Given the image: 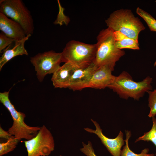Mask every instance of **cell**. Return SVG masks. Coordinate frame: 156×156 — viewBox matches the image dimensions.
Listing matches in <instances>:
<instances>
[{"label": "cell", "mask_w": 156, "mask_h": 156, "mask_svg": "<svg viewBox=\"0 0 156 156\" xmlns=\"http://www.w3.org/2000/svg\"><path fill=\"white\" fill-rule=\"evenodd\" d=\"M114 31L109 27L102 30L96 37V51L93 62L98 67L108 65L114 67L116 62L125 54L115 44Z\"/></svg>", "instance_id": "cell-1"}, {"label": "cell", "mask_w": 156, "mask_h": 156, "mask_svg": "<svg viewBox=\"0 0 156 156\" xmlns=\"http://www.w3.org/2000/svg\"><path fill=\"white\" fill-rule=\"evenodd\" d=\"M153 79L148 76L142 81L135 82L127 72L123 71L115 76L108 88L116 92L121 98L127 99L129 97L138 101L146 92L152 90L151 83Z\"/></svg>", "instance_id": "cell-2"}, {"label": "cell", "mask_w": 156, "mask_h": 156, "mask_svg": "<svg viewBox=\"0 0 156 156\" xmlns=\"http://www.w3.org/2000/svg\"><path fill=\"white\" fill-rule=\"evenodd\" d=\"M105 22L107 27L114 31H119L137 41L140 32L146 28L140 19L128 9L122 8L114 11Z\"/></svg>", "instance_id": "cell-3"}, {"label": "cell", "mask_w": 156, "mask_h": 156, "mask_svg": "<svg viewBox=\"0 0 156 156\" xmlns=\"http://www.w3.org/2000/svg\"><path fill=\"white\" fill-rule=\"evenodd\" d=\"M96 48V44L70 40L66 44L62 52V62H69L77 68H86L93 62Z\"/></svg>", "instance_id": "cell-4"}, {"label": "cell", "mask_w": 156, "mask_h": 156, "mask_svg": "<svg viewBox=\"0 0 156 156\" xmlns=\"http://www.w3.org/2000/svg\"><path fill=\"white\" fill-rule=\"evenodd\" d=\"M9 91L0 93V101L10 112L13 123L8 131L12 135L20 140L25 139L30 140L38 133L41 127H32L26 124L24 121L25 115L15 109L9 99Z\"/></svg>", "instance_id": "cell-5"}, {"label": "cell", "mask_w": 156, "mask_h": 156, "mask_svg": "<svg viewBox=\"0 0 156 156\" xmlns=\"http://www.w3.org/2000/svg\"><path fill=\"white\" fill-rule=\"evenodd\" d=\"M0 12L19 24L27 36H31L33 34V19L30 11L22 0H0Z\"/></svg>", "instance_id": "cell-6"}, {"label": "cell", "mask_w": 156, "mask_h": 156, "mask_svg": "<svg viewBox=\"0 0 156 156\" xmlns=\"http://www.w3.org/2000/svg\"><path fill=\"white\" fill-rule=\"evenodd\" d=\"M28 156H48L54 149L55 142L50 131L43 125L36 135L32 139L25 140Z\"/></svg>", "instance_id": "cell-7"}, {"label": "cell", "mask_w": 156, "mask_h": 156, "mask_svg": "<svg viewBox=\"0 0 156 156\" xmlns=\"http://www.w3.org/2000/svg\"><path fill=\"white\" fill-rule=\"evenodd\" d=\"M30 62L35 67L38 80L42 82L45 76L53 73L62 62V52L51 50L39 53L30 58Z\"/></svg>", "instance_id": "cell-8"}, {"label": "cell", "mask_w": 156, "mask_h": 156, "mask_svg": "<svg viewBox=\"0 0 156 156\" xmlns=\"http://www.w3.org/2000/svg\"><path fill=\"white\" fill-rule=\"evenodd\" d=\"M91 120L95 126V130L86 127L84 129L86 131L96 135L100 139L102 144L106 147L110 153L113 156H120L121 148L124 144L123 134L120 131L118 136L113 139L110 138L105 135L102 132L99 124L92 119Z\"/></svg>", "instance_id": "cell-9"}, {"label": "cell", "mask_w": 156, "mask_h": 156, "mask_svg": "<svg viewBox=\"0 0 156 156\" xmlns=\"http://www.w3.org/2000/svg\"><path fill=\"white\" fill-rule=\"evenodd\" d=\"M114 68L108 65L99 67L92 74L86 88L101 89L107 87L115 78V76L112 73Z\"/></svg>", "instance_id": "cell-10"}, {"label": "cell", "mask_w": 156, "mask_h": 156, "mask_svg": "<svg viewBox=\"0 0 156 156\" xmlns=\"http://www.w3.org/2000/svg\"><path fill=\"white\" fill-rule=\"evenodd\" d=\"M98 68L92 62L86 68H76L70 79L68 88L74 91L86 88L92 74Z\"/></svg>", "instance_id": "cell-11"}, {"label": "cell", "mask_w": 156, "mask_h": 156, "mask_svg": "<svg viewBox=\"0 0 156 156\" xmlns=\"http://www.w3.org/2000/svg\"><path fill=\"white\" fill-rule=\"evenodd\" d=\"M0 30L7 37L15 41L21 40L27 36L21 25L0 12Z\"/></svg>", "instance_id": "cell-12"}, {"label": "cell", "mask_w": 156, "mask_h": 156, "mask_svg": "<svg viewBox=\"0 0 156 156\" xmlns=\"http://www.w3.org/2000/svg\"><path fill=\"white\" fill-rule=\"evenodd\" d=\"M76 68L69 62L59 66L53 73L51 79L54 87L68 88L70 79Z\"/></svg>", "instance_id": "cell-13"}, {"label": "cell", "mask_w": 156, "mask_h": 156, "mask_svg": "<svg viewBox=\"0 0 156 156\" xmlns=\"http://www.w3.org/2000/svg\"><path fill=\"white\" fill-rule=\"evenodd\" d=\"M31 36L28 35L21 40L15 41L14 45L12 47H9L4 50L0 58V70L5 64L14 57L19 55H28L25 44Z\"/></svg>", "instance_id": "cell-14"}, {"label": "cell", "mask_w": 156, "mask_h": 156, "mask_svg": "<svg viewBox=\"0 0 156 156\" xmlns=\"http://www.w3.org/2000/svg\"><path fill=\"white\" fill-rule=\"evenodd\" d=\"M115 44L117 47L120 49H140L138 41L131 38L118 31L114 32Z\"/></svg>", "instance_id": "cell-15"}, {"label": "cell", "mask_w": 156, "mask_h": 156, "mask_svg": "<svg viewBox=\"0 0 156 156\" xmlns=\"http://www.w3.org/2000/svg\"><path fill=\"white\" fill-rule=\"evenodd\" d=\"M126 139L125 140L126 144L121 151L120 156H155L153 153H148L149 150L148 148H145L142 150L141 153L139 154L135 153L129 148L128 145V141L131 135L130 131L125 130Z\"/></svg>", "instance_id": "cell-16"}, {"label": "cell", "mask_w": 156, "mask_h": 156, "mask_svg": "<svg viewBox=\"0 0 156 156\" xmlns=\"http://www.w3.org/2000/svg\"><path fill=\"white\" fill-rule=\"evenodd\" d=\"M152 121L153 125L151 129L148 132L144 133L142 136L137 139L135 143L140 140L151 141L156 147V118L155 117L152 118ZM155 155L156 156V153Z\"/></svg>", "instance_id": "cell-17"}, {"label": "cell", "mask_w": 156, "mask_h": 156, "mask_svg": "<svg viewBox=\"0 0 156 156\" xmlns=\"http://www.w3.org/2000/svg\"><path fill=\"white\" fill-rule=\"evenodd\" d=\"M20 140L14 136L5 142L0 143V156H2L13 151Z\"/></svg>", "instance_id": "cell-18"}, {"label": "cell", "mask_w": 156, "mask_h": 156, "mask_svg": "<svg viewBox=\"0 0 156 156\" xmlns=\"http://www.w3.org/2000/svg\"><path fill=\"white\" fill-rule=\"evenodd\" d=\"M136 12L144 19L151 31L156 32V20L149 13L139 7L136 8Z\"/></svg>", "instance_id": "cell-19"}, {"label": "cell", "mask_w": 156, "mask_h": 156, "mask_svg": "<svg viewBox=\"0 0 156 156\" xmlns=\"http://www.w3.org/2000/svg\"><path fill=\"white\" fill-rule=\"evenodd\" d=\"M148 106L150 111L148 116L150 118L155 117L156 115V89L153 91H148Z\"/></svg>", "instance_id": "cell-20"}, {"label": "cell", "mask_w": 156, "mask_h": 156, "mask_svg": "<svg viewBox=\"0 0 156 156\" xmlns=\"http://www.w3.org/2000/svg\"><path fill=\"white\" fill-rule=\"evenodd\" d=\"M59 8V13L57 19L54 22L55 24H58L61 25L64 23L66 25H67L69 23L70 20L67 16H66L64 13V8H63L60 4L59 0H57Z\"/></svg>", "instance_id": "cell-21"}, {"label": "cell", "mask_w": 156, "mask_h": 156, "mask_svg": "<svg viewBox=\"0 0 156 156\" xmlns=\"http://www.w3.org/2000/svg\"><path fill=\"white\" fill-rule=\"evenodd\" d=\"M15 41L14 39L7 37L1 31L0 33V52Z\"/></svg>", "instance_id": "cell-22"}, {"label": "cell", "mask_w": 156, "mask_h": 156, "mask_svg": "<svg viewBox=\"0 0 156 156\" xmlns=\"http://www.w3.org/2000/svg\"><path fill=\"white\" fill-rule=\"evenodd\" d=\"M83 147L80 149L81 152L87 156H97L95 153L92 143L88 141L87 144L82 142Z\"/></svg>", "instance_id": "cell-23"}, {"label": "cell", "mask_w": 156, "mask_h": 156, "mask_svg": "<svg viewBox=\"0 0 156 156\" xmlns=\"http://www.w3.org/2000/svg\"><path fill=\"white\" fill-rule=\"evenodd\" d=\"M14 136L11 135L8 131L4 130L1 126L0 127V138L8 140L13 137Z\"/></svg>", "instance_id": "cell-24"}, {"label": "cell", "mask_w": 156, "mask_h": 156, "mask_svg": "<svg viewBox=\"0 0 156 156\" xmlns=\"http://www.w3.org/2000/svg\"><path fill=\"white\" fill-rule=\"evenodd\" d=\"M40 156H47V155H41ZM59 156H62V155H60Z\"/></svg>", "instance_id": "cell-25"}]
</instances>
